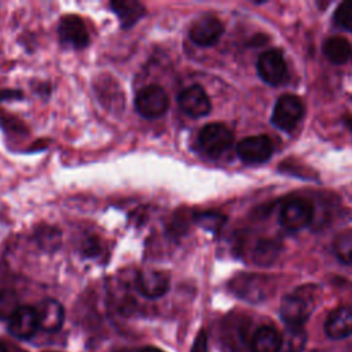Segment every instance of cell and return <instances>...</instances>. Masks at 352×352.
Here are the masks:
<instances>
[{
	"mask_svg": "<svg viewBox=\"0 0 352 352\" xmlns=\"http://www.w3.org/2000/svg\"><path fill=\"white\" fill-rule=\"evenodd\" d=\"M318 287L315 285H304L290 294L285 296L279 315L287 327H302L316 305Z\"/></svg>",
	"mask_w": 352,
	"mask_h": 352,
	"instance_id": "cell-1",
	"label": "cell"
},
{
	"mask_svg": "<svg viewBox=\"0 0 352 352\" xmlns=\"http://www.w3.org/2000/svg\"><path fill=\"white\" fill-rule=\"evenodd\" d=\"M304 116V104L301 99L292 94H285L278 98L272 110V124L286 132H292Z\"/></svg>",
	"mask_w": 352,
	"mask_h": 352,
	"instance_id": "cell-2",
	"label": "cell"
},
{
	"mask_svg": "<svg viewBox=\"0 0 352 352\" xmlns=\"http://www.w3.org/2000/svg\"><path fill=\"white\" fill-rule=\"evenodd\" d=\"M168 107V94L157 84L143 87L135 96V109L144 118H157L162 116Z\"/></svg>",
	"mask_w": 352,
	"mask_h": 352,
	"instance_id": "cell-3",
	"label": "cell"
},
{
	"mask_svg": "<svg viewBox=\"0 0 352 352\" xmlns=\"http://www.w3.org/2000/svg\"><path fill=\"white\" fill-rule=\"evenodd\" d=\"M202 150L212 158H219L234 143V133L228 126L220 122L205 125L198 136Z\"/></svg>",
	"mask_w": 352,
	"mask_h": 352,
	"instance_id": "cell-4",
	"label": "cell"
},
{
	"mask_svg": "<svg viewBox=\"0 0 352 352\" xmlns=\"http://www.w3.org/2000/svg\"><path fill=\"white\" fill-rule=\"evenodd\" d=\"M314 217V206L305 198L287 199L280 209V224L287 231H298L307 227Z\"/></svg>",
	"mask_w": 352,
	"mask_h": 352,
	"instance_id": "cell-5",
	"label": "cell"
},
{
	"mask_svg": "<svg viewBox=\"0 0 352 352\" xmlns=\"http://www.w3.org/2000/svg\"><path fill=\"white\" fill-rule=\"evenodd\" d=\"M230 289L246 301L258 302L267 298L270 293V279L258 274L239 275L231 280Z\"/></svg>",
	"mask_w": 352,
	"mask_h": 352,
	"instance_id": "cell-6",
	"label": "cell"
},
{
	"mask_svg": "<svg viewBox=\"0 0 352 352\" xmlns=\"http://www.w3.org/2000/svg\"><path fill=\"white\" fill-rule=\"evenodd\" d=\"M58 37L63 47L72 50H82L89 43V34L84 21L74 14L60 18L58 25Z\"/></svg>",
	"mask_w": 352,
	"mask_h": 352,
	"instance_id": "cell-7",
	"label": "cell"
},
{
	"mask_svg": "<svg viewBox=\"0 0 352 352\" xmlns=\"http://www.w3.org/2000/svg\"><path fill=\"white\" fill-rule=\"evenodd\" d=\"M236 153L245 164H263L271 158L274 153V144L265 135L249 136L238 143Z\"/></svg>",
	"mask_w": 352,
	"mask_h": 352,
	"instance_id": "cell-8",
	"label": "cell"
},
{
	"mask_svg": "<svg viewBox=\"0 0 352 352\" xmlns=\"http://www.w3.org/2000/svg\"><path fill=\"white\" fill-rule=\"evenodd\" d=\"M257 73L260 78L270 85H278L282 82L286 74V62L282 51H264L257 59Z\"/></svg>",
	"mask_w": 352,
	"mask_h": 352,
	"instance_id": "cell-9",
	"label": "cell"
},
{
	"mask_svg": "<svg viewBox=\"0 0 352 352\" xmlns=\"http://www.w3.org/2000/svg\"><path fill=\"white\" fill-rule=\"evenodd\" d=\"M179 106L180 109L191 116V117H204L206 114H209L210 109H212V103L210 99L208 96V94L205 92V89L198 85H190L187 88H184L177 98Z\"/></svg>",
	"mask_w": 352,
	"mask_h": 352,
	"instance_id": "cell-10",
	"label": "cell"
},
{
	"mask_svg": "<svg viewBox=\"0 0 352 352\" xmlns=\"http://www.w3.org/2000/svg\"><path fill=\"white\" fill-rule=\"evenodd\" d=\"M224 26L221 21L213 15L198 18L190 28V38L201 47L213 45L223 34Z\"/></svg>",
	"mask_w": 352,
	"mask_h": 352,
	"instance_id": "cell-11",
	"label": "cell"
},
{
	"mask_svg": "<svg viewBox=\"0 0 352 352\" xmlns=\"http://www.w3.org/2000/svg\"><path fill=\"white\" fill-rule=\"evenodd\" d=\"M38 329L36 309L28 305L18 307L8 319V331L21 340H28L36 334Z\"/></svg>",
	"mask_w": 352,
	"mask_h": 352,
	"instance_id": "cell-12",
	"label": "cell"
},
{
	"mask_svg": "<svg viewBox=\"0 0 352 352\" xmlns=\"http://www.w3.org/2000/svg\"><path fill=\"white\" fill-rule=\"evenodd\" d=\"M136 289L146 298L162 297L169 289V276L162 271L147 270L136 276Z\"/></svg>",
	"mask_w": 352,
	"mask_h": 352,
	"instance_id": "cell-13",
	"label": "cell"
},
{
	"mask_svg": "<svg viewBox=\"0 0 352 352\" xmlns=\"http://www.w3.org/2000/svg\"><path fill=\"white\" fill-rule=\"evenodd\" d=\"M324 331L333 340H342L352 334V305H341L330 312L324 322Z\"/></svg>",
	"mask_w": 352,
	"mask_h": 352,
	"instance_id": "cell-14",
	"label": "cell"
},
{
	"mask_svg": "<svg viewBox=\"0 0 352 352\" xmlns=\"http://www.w3.org/2000/svg\"><path fill=\"white\" fill-rule=\"evenodd\" d=\"M38 327L44 331H56L65 320V309L62 304L54 298H45L34 308Z\"/></svg>",
	"mask_w": 352,
	"mask_h": 352,
	"instance_id": "cell-15",
	"label": "cell"
},
{
	"mask_svg": "<svg viewBox=\"0 0 352 352\" xmlns=\"http://www.w3.org/2000/svg\"><path fill=\"white\" fill-rule=\"evenodd\" d=\"M252 352H280L282 334L272 326L258 327L250 338Z\"/></svg>",
	"mask_w": 352,
	"mask_h": 352,
	"instance_id": "cell-16",
	"label": "cell"
},
{
	"mask_svg": "<svg viewBox=\"0 0 352 352\" xmlns=\"http://www.w3.org/2000/svg\"><path fill=\"white\" fill-rule=\"evenodd\" d=\"M324 56L336 65L346 63L352 59V44L341 36H334L323 43Z\"/></svg>",
	"mask_w": 352,
	"mask_h": 352,
	"instance_id": "cell-17",
	"label": "cell"
},
{
	"mask_svg": "<svg viewBox=\"0 0 352 352\" xmlns=\"http://www.w3.org/2000/svg\"><path fill=\"white\" fill-rule=\"evenodd\" d=\"M110 7L113 12L118 16L121 26L125 29L133 26L146 12L144 7L139 1H132V0L111 1Z\"/></svg>",
	"mask_w": 352,
	"mask_h": 352,
	"instance_id": "cell-18",
	"label": "cell"
},
{
	"mask_svg": "<svg viewBox=\"0 0 352 352\" xmlns=\"http://www.w3.org/2000/svg\"><path fill=\"white\" fill-rule=\"evenodd\" d=\"M307 345V333L302 327H286L282 334V352H302Z\"/></svg>",
	"mask_w": 352,
	"mask_h": 352,
	"instance_id": "cell-19",
	"label": "cell"
},
{
	"mask_svg": "<svg viewBox=\"0 0 352 352\" xmlns=\"http://www.w3.org/2000/svg\"><path fill=\"white\" fill-rule=\"evenodd\" d=\"M279 250H280V245L278 241L263 239L256 245L253 258L260 265H268L278 257Z\"/></svg>",
	"mask_w": 352,
	"mask_h": 352,
	"instance_id": "cell-20",
	"label": "cell"
},
{
	"mask_svg": "<svg viewBox=\"0 0 352 352\" xmlns=\"http://www.w3.org/2000/svg\"><path fill=\"white\" fill-rule=\"evenodd\" d=\"M336 257L344 264H352V231L340 232L333 241Z\"/></svg>",
	"mask_w": 352,
	"mask_h": 352,
	"instance_id": "cell-21",
	"label": "cell"
},
{
	"mask_svg": "<svg viewBox=\"0 0 352 352\" xmlns=\"http://www.w3.org/2000/svg\"><path fill=\"white\" fill-rule=\"evenodd\" d=\"M18 307V297L12 290H0V319H10Z\"/></svg>",
	"mask_w": 352,
	"mask_h": 352,
	"instance_id": "cell-22",
	"label": "cell"
},
{
	"mask_svg": "<svg viewBox=\"0 0 352 352\" xmlns=\"http://www.w3.org/2000/svg\"><path fill=\"white\" fill-rule=\"evenodd\" d=\"M334 21L340 28L352 32V0L342 1L337 7L334 12Z\"/></svg>",
	"mask_w": 352,
	"mask_h": 352,
	"instance_id": "cell-23",
	"label": "cell"
},
{
	"mask_svg": "<svg viewBox=\"0 0 352 352\" xmlns=\"http://www.w3.org/2000/svg\"><path fill=\"white\" fill-rule=\"evenodd\" d=\"M224 217L219 213L214 212H205V213H197L194 216V221L197 224H199L204 228L208 230H217L221 227V224L224 223Z\"/></svg>",
	"mask_w": 352,
	"mask_h": 352,
	"instance_id": "cell-24",
	"label": "cell"
},
{
	"mask_svg": "<svg viewBox=\"0 0 352 352\" xmlns=\"http://www.w3.org/2000/svg\"><path fill=\"white\" fill-rule=\"evenodd\" d=\"M37 241L43 249H54L59 245V231L44 227L41 231H37Z\"/></svg>",
	"mask_w": 352,
	"mask_h": 352,
	"instance_id": "cell-25",
	"label": "cell"
},
{
	"mask_svg": "<svg viewBox=\"0 0 352 352\" xmlns=\"http://www.w3.org/2000/svg\"><path fill=\"white\" fill-rule=\"evenodd\" d=\"M191 352H208V337L205 330H199L191 346Z\"/></svg>",
	"mask_w": 352,
	"mask_h": 352,
	"instance_id": "cell-26",
	"label": "cell"
},
{
	"mask_svg": "<svg viewBox=\"0 0 352 352\" xmlns=\"http://www.w3.org/2000/svg\"><path fill=\"white\" fill-rule=\"evenodd\" d=\"M140 352H162V351L158 349V348H154V346H146Z\"/></svg>",
	"mask_w": 352,
	"mask_h": 352,
	"instance_id": "cell-27",
	"label": "cell"
},
{
	"mask_svg": "<svg viewBox=\"0 0 352 352\" xmlns=\"http://www.w3.org/2000/svg\"><path fill=\"white\" fill-rule=\"evenodd\" d=\"M0 352H8L7 348H6L3 344H0Z\"/></svg>",
	"mask_w": 352,
	"mask_h": 352,
	"instance_id": "cell-28",
	"label": "cell"
}]
</instances>
